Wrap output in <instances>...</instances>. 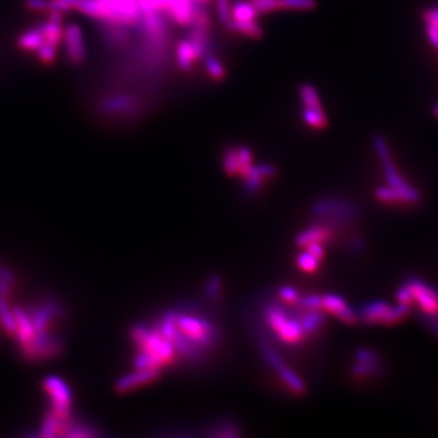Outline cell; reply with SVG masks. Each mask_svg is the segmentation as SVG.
I'll return each mask as SVG.
<instances>
[{"mask_svg": "<svg viewBox=\"0 0 438 438\" xmlns=\"http://www.w3.org/2000/svg\"><path fill=\"white\" fill-rule=\"evenodd\" d=\"M60 307L55 302H47L41 307L36 308L32 313L28 311L36 333H49V327L52 325L54 319L58 317Z\"/></svg>", "mask_w": 438, "mask_h": 438, "instance_id": "16", "label": "cell"}, {"mask_svg": "<svg viewBox=\"0 0 438 438\" xmlns=\"http://www.w3.org/2000/svg\"><path fill=\"white\" fill-rule=\"evenodd\" d=\"M252 4L257 12H270L279 9L278 0H252Z\"/></svg>", "mask_w": 438, "mask_h": 438, "instance_id": "37", "label": "cell"}, {"mask_svg": "<svg viewBox=\"0 0 438 438\" xmlns=\"http://www.w3.org/2000/svg\"><path fill=\"white\" fill-rule=\"evenodd\" d=\"M221 290H222V279L217 274L211 275L206 283V295L212 300H216L221 294Z\"/></svg>", "mask_w": 438, "mask_h": 438, "instance_id": "34", "label": "cell"}, {"mask_svg": "<svg viewBox=\"0 0 438 438\" xmlns=\"http://www.w3.org/2000/svg\"><path fill=\"white\" fill-rule=\"evenodd\" d=\"M433 115H435V116L437 117L438 118V104L437 105L435 106V109H433Z\"/></svg>", "mask_w": 438, "mask_h": 438, "instance_id": "41", "label": "cell"}, {"mask_svg": "<svg viewBox=\"0 0 438 438\" xmlns=\"http://www.w3.org/2000/svg\"><path fill=\"white\" fill-rule=\"evenodd\" d=\"M177 327L180 333L188 342H190L196 349L204 351L210 349L219 340V330L213 322L206 318L197 314H190L189 311H177Z\"/></svg>", "mask_w": 438, "mask_h": 438, "instance_id": "4", "label": "cell"}, {"mask_svg": "<svg viewBox=\"0 0 438 438\" xmlns=\"http://www.w3.org/2000/svg\"><path fill=\"white\" fill-rule=\"evenodd\" d=\"M373 144H374L375 150H376L377 156L380 157L381 161L391 159L390 150H388V146H387V143L384 138L379 134H375L374 138H373Z\"/></svg>", "mask_w": 438, "mask_h": 438, "instance_id": "36", "label": "cell"}, {"mask_svg": "<svg viewBox=\"0 0 438 438\" xmlns=\"http://www.w3.org/2000/svg\"><path fill=\"white\" fill-rule=\"evenodd\" d=\"M133 342L137 346V357L134 358L135 369L159 368L168 364L175 358V344L164 338L157 327L145 324H135L131 330Z\"/></svg>", "mask_w": 438, "mask_h": 438, "instance_id": "1", "label": "cell"}, {"mask_svg": "<svg viewBox=\"0 0 438 438\" xmlns=\"http://www.w3.org/2000/svg\"><path fill=\"white\" fill-rule=\"evenodd\" d=\"M428 36L430 42L432 43L433 45L438 48V25L435 22L428 21Z\"/></svg>", "mask_w": 438, "mask_h": 438, "instance_id": "40", "label": "cell"}, {"mask_svg": "<svg viewBox=\"0 0 438 438\" xmlns=\"http://www.w3.org/2000/svg\"><path fill=\"white\" fill-rule=\"evenodd\" d=\"M380 370V358L371 349H360L355 352V363L352 365V375L355 379H368L379 374Z\"/></svg>", "mask_w": 438, "mask_h": 438, "instance_id": "12", "label": "cell"}, {"mask_svg": "<svg viewBox=\"0 0 438 438\" xmlns=\"http://www.w3.org/2000/svg\"><path fill=\"white\" fill-rule=\"evenodd\" d=\"M216 432L211 433L215 437H238L240 433L237 432L238 428L234 422H222L217 426Z\"/></svg>", "mask_w": 438, "mask_h": 438, "instance_id": "33", "label": "cell"}, {"mask_svg": "<svg viewBox=\"0 0 438 438\" xmlns=\"http://www.w3.org/2000/svg\"><path fill=\"white\" fill-rule=\"evenodd\" d=\"M257 341L259 343V349L263 353L264 359L276 371V374L279 375L280 379L285 382V385L294 393L303 395L306 392V386L303 384V381L289 368V365L285 364V362L281 359L278 352H275L273 347L262 336H257Z\"/></svg>", "mask_w": 438, "mask_h": 438, "instance_id": "7", "label": "cell"}, {"mask_svg": "<svg viewBox=\"0 0 438 438\" xmlns=\"http://www.w3.org/2000/svg\"><path fill=\"white\" fill-rule=\"evenodd\" d=\"M279 296L283 301H285L286 303H291V305H292V303H297L298 300H300L298 292H297L294 287H291V286H283V287H280Z\"/></svg>", "mask_w": 438, "mask_h": 438, "instance_id": "38", "label": "cell"}, {"mask_svg": "<svg viewBox=\"0 0 438 438\" xmlns=\"http://www.w3.org/2000/svg\"><path fill=\"white\" fill-rule=\"evenodd\" d=\"M204 60H205L207 72L213 80H223L226 77V71H224L223 65L219 63V60H217L215 56H212L210 54H206L204 56Z\"/></svg>", "mask_w": 438, "mask_h": 438, "instance_id": "28", "label": "cell"}, {"mask_svg": "<svg viewBox=\"0 0 438 438\" xmlns=\"http://www.w3.org/2000/svg\"><path fill=\"white\" fill-rule=\"evenodd\" d=\"M279 9L311 10L316 6V0H278Z\"/></svg>", "mask_w": 438, "mask_h": 438, "instance_id": "31", "label": "cell"}, {"mask_svg": "<svg viewBox=\"0 0 438 438\" xmlns=\"http://www.w3.org/2000/svg\"><path fill=\"white\" fill-rule=\"evenodd\" d=\"M302 116H303V121L306 122L309 127L322 129L327 126V116H325L324 111L305 109Z\"/></svg>", "mask_w": 438, "mask_h": 438, "instance_id": "26", "label": "cell"}, {"mask_svg": "<svg viewBox=\"0 0 438 438\" xmlns=\"http://www.w3.org/2000/svg\"><path fill=\"white\" fill-rule=\"evenodd\" d=\"M21 347L22 354L30 360L52 358L63 349L61 342L49 333H36L30 342L22 344Z\"/></svg>", "mask_w": 438, "mask_h": 438, "instance_id": "9", "label": "cell"}, {"mask_svg": "<svg viewBox=\"0 0 438 438\" xmlns=\"http://www.w3.org/2000/svg\"><path fill=\"white\" fill-rule=\"evenodd\" d=\"M217 10L219 20L228 26L229 22L232 21V8L229 6V0H216Z\"/></svg>", "mask_w": 438, "mask_h": 438, "instance_id": "35", "label": "cell"}, {"mask_svg": "<svg viewBox=\"0 0 438 438\" xmlns=\"http://www.w3.org/2000/svg\"><path fill=\"white\" fill-rule=\"evenodd\" d=\"M199 58L194 45L189 41H182L177 47V61L180 69H190L194 61Z\"/></svg>", "mask_w": 438, "mask_h": 438, "instance_id": "21", "label": "cell"}, {"mask_svg": "<svg viewBox=\"0 0 438 438\" xmlns=\"http://www.w3.org/2000/svg\"><path fill=\"white\" fill-rule=\"evenodd\" d=\"M275 175V168L270 164H261V166H252L248 169V173L243 175V188L248 194H254L262 188L263 180L268 177Z\"/></svg>", "mask_w": 438, "mask_h": 438, "instance_id": "17", "label": "cell"}, {"mask_svg": "<svg viewBox=\"0 0 438 438\" xmlns=\"http://www.w3.org/2000/svg\"><path fill=\"white\" fill-rule=\"evenodd\" d=\"M0 322L3 327L6 329V331L10 335L17 333V318L15 313L11 311L10 307L6 301V297L0 295Z\"/></svg>", "mask_w": 438, "mask_h": 438, "instance_id": "23", "label": "cell"}, {"mask_svg": "<svg viewBox=\"0 0 438 438\" xmlns=\"http://www.w3.org/2000/svg\"><path fill=\"white\" fill-rule=\"evenodd\" d=\"M167 9L175 21L180 25H189L193 22L195 4L191 0H168Z\"/></svg>", "mask_w": 438, "mask_h": 438, "instance_id": "18", "label": "cell"}, {"mask_svg": "<svg viewBox=\"0 0 438 438\" xmlns=\"http://www.w3.org/2000/svg\"><path fill=\"white\" fill-rule=\"evenodd\" d=\"M223 168L228 175H238L239 160L237 149L230 148L226 150L223 155Z\"/></svg>", "mask_w": 438, "mask_h": 438, "instance_id": "27", "label": "cell"}, {"mask_svg": "<svg viewBox=\"0 0 438 438\" xmlns=\"http://www.w3.org/2000/svg\"><path fill=\"white\" fill-rule=\"evenodd\" d=\"M301 309H322V296L307 295L300 297L296 303Z\"/></svg>", "mask_w": 438, "mask_h": 438, "instance_id": "32", "label": "cell"}, {"mask_svg": "<svg viewBox=\"0 0 438 438\" xmlns=\"http://www.w3.org/2000/svg\"><path fill=\"white\" fill-rule=\"evenodd\" d=\"M399 303L417 306L419 319L438 338V289L410 276L397 292Z\"/></svg>", "mask_w": 438, "mask_h": 438, "instance_id": "2", "label": "cell"}, {"mask_svg": "<svg viewBox=\"0 0 438 438\" xmlns=\"http://www.w3.org/2000/svg\"><path fill=\"white\" fill-rule=\"evenodd\" d=\"M227 28L230 30V31H234V32L246 34L248 37H262V30L254 22V20H252V21H235V20H232V21L229 22Z\"/></svg>", "mask_w": 438, "mask_h": 438, "instance_id": "24", "label": "cell"}, {"mask_svg": "<svg viewBox=\"0 0 438 438\" xmlns=\"http://www.w3.org/2000/svg\"><path fill=\"white\" fill-rule=\"evenodd\" d=\"M322 309L346 324L353 325L359 322L358 311L352 309L341 296L335 294L322 296Z\"/></svg>", "mask_w": 438, "mask_h": 438, "instance_id": "14", "label": "cell"}, {"mask_svg": "<svg viewBox=\"0 0 438 438\" xmlns=\"http://www.w3.org/2000/svg\"><path fill=\"white\" fill-rule=\"evenodd\" d=\"M159 368H149V369H137L131 374L124 375L116 381L115 390L118 393H127L129 391L135 390L139 387L148 385L150 382L159 379Z\"/></svg>", "mask_w": 438, "mask_h": 438, "instance_id": "13", "label": "cell"}, {"mask_svg": "<svg viewBox=\"0 0 438 438\" xmlns=\"http://www.w3.org/2000/svg\"><path fill=\"white\" fill-rule=\"evenodd\" d=\"M338 228L340 227L333 223L320 221L300 232L295 238L296 245L300 248H306L311 243H324Z\"/></svg>", "mask_w": 438, "mask_h": 438, "instance_id": "15", "label": "cell"}, {"mask_svg": "<svg viewBox=\"0 0 438 438\" xmlns=\"http://www.w3.org/2000/svg\"><path fill=\"white\" fill-rule=\"evenodd\" d=\"M43 44H44V37L39 26L27 31L19 38V45L25 52L36 53Z\"/></svg>", "mask_w": 438, "mask_h": 438, "instance_id": "20", "label": "cell"}, {"mask_svg": "<svg viewBox=\"0 0 438 438\" xmlns=\"http://www.w3.org/2000/svg\"><path fill=\"white\" fill-rule=\"evenodd\" d=\"M410 313V306L399 303L390 306L387 302H368L360 307L358 311L359 322L366 325H393L402 322Z\"/></svg>", "mask_w": 438, "mask_h": 438, "instance_id": "5", "label": "cell"}, {"mask_svg": "<svg viewBox=\"0 0 438 438\" xmlns=\"http://www.w3.org/2000/svg\"><path fill=\"white\" fill-rule=\"evenodd\" d=\"M257 10L254 4H248L246 1L235 3L232 9V20L235 21H252L256 19Z\"/></svg>", "mask_w": 438, "mask_h": 438, "instance_id": "25", "label": "cell"}, {"mask_svg": "<svg viewBox=\"0 0 438 438\" xmlns=\"http://www.w3.org/2000/svg\"><path fill=\"white\" fill-rule=\"evenodd\" d=\"M28 9L34 11H50V0H27Z\"/></svg>", "mask_w": 438, "mask_h": 438, "instance_id": "39", "label": "cell"}, {"mask_svg": "<svg viewBox=\"0 0 438 438\" xmlns=\"http://www.w3.org/2000/svg\"><path fill=\"white\" fill-rule=\"evenodd\" d=\"M382 164H384L386 179H387V183L390 184L391 188L398 191L404 197L406 204H417V202H419L420 197H421L420 193L408 184L406 180L398 175L396 166L393 164L392 159L385 160V161H382Z\"/></svg>", "mask_w": 438, "mask_h": 438, "instance_id": "11", "label": "cell"}, {"mask_svg": "<svg viewBox=\"0 0 438 438\" xmlns=\"http://www.w3.org/2000/svg\"><path fill=\"white\" fill-rule=\"evenodd\" d=\"M300 96H301L302 105L305 109L322 111V102L318 96L317 90L311 85L305 83L300 88Z\"/></svg>", "mask_w": 438, "mask_h": 438, "instance_id": "22", "label": "cell"}, {"mask_svg": "<svg viewBox=\"0 0 438 438\" xmlns=\"http://www.w3.org/2000/svg\"><path fill=\"white\" fill-rule=\"evenodd\" d=\"M238 151V160H239V175H246L248 172V169L251 168L254 166V156L251 150L248 146H241V148L237 149Z\"/></svg>", "mask_w": 438, "mask_h": 438, "instance_id": "29", "label": "cell"}, {"mask_svg": "<svg viewBox=\"0 0 438 438\" xmlns=\"http://www.w3.org/2000/svg\"><path fill=\"white\" fill-rule=\"evenodd\" d=\"M44 390L52 398V412L64 420H69L71 410V391L64 380L56 376H49L43 382Z\"/></svg>", "mask_w": 438, "mask_h": 438, "instance_id": "8", "label": "cell"}, {"mask_svg": "<svg viewBox=\"0 0 438 438\" xmlns=\"http://www.w3.org/2000/svg\"><path fill=\"white\" fill-rule=\"evenodd\" d=\"M297 264L303 272L311 273V272L317 270L318 265H319V259L316 256H313L309 251L305 250L303 252L298 254Z\"/></svg>", "mask_w": 438, "mask_h": 438, "instance_id": "30", "label": "cell"}, {"mask_svg": "<svg viewBox=\"0 0 438 438\" xmlns=\"http://www.w3.org/2000/svg\"><path fill=\"white\" fill-rule=\"evenodd\" d=\"M302 325L307 335L318 331L325 322V316L322 309H302Z\"/></svg>", "mask_w": 438, "mask_h": 438, "instance_id": "19", "label": "cell"}, {"mask_svg": "<svg viewBox=\"0 0 438 438\" xmlns=\"http://www.w3.org/2000/svg\"><path fill=\"white\" fill-rule=\"evenodd\" d=\"M63 41L65 43L66 58L69 60V64L74 66L83 64L87 58V50L80 27L76 23H71L66 27L63 34Z\"/></svg>", "mask_w": 438, "mask_h": 438, "instance_id": "10", "label": "cell"}, {"mask_svg": "<svg viewBox=\"0 0 438 438\" xmlns=\"http://www.w3.org/2000/svg\"><path fill=\"white\" fill-rule=\"evenodd\" d=\"M301 313H295L279 303H270L264 308L263 317L267 327L280 342L297 344L307 333L302 325Z\"/></svg>", "mask_w": 438, "mask_h": 438, "instance_id": "3", "label": "cell"}, {"mask_svg": "<svg viewBox=\"0 0 438 438\" xmlns=\"http://www.w3.org/2000/svg\"><path fill=\"white\" fill-rule=\"evenodd\" d=\"M311 213L319 221H327L341 227L344 223L352 221L357 215V208L349 201L338 197H325L314 204Z\"/></svg>", "mask_w": 438, "mask_h": 438, "instance_id": "6", "label": "cell"}]
</instances>
